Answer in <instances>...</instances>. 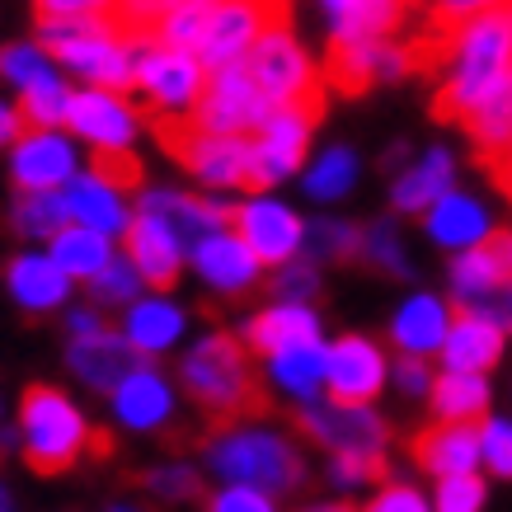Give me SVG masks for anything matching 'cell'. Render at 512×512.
<instances>
[{
	"mask_svg": "<svg viewBox=\"0 0 512 512\" xmlns=\"http://www.w3.org/2000/svg\"><path fill=\"white\" fill-rule=\"evenodd\" d=\"M179 376H184L188 400L202 409V442L221 428H235V423H249L259 414H273V400L268 390L254 381V367H249V348L245 339H235L226 329H212L202 343H193L179 362Z\"/></svg>",
	"mask_w": 512,
	"mask_h": 512,
	"instance_id": "obj_1",
	"label": "cell"
},
{
	"mask_svg": "<svg viewBox=\"0 0 512 512\" xmlns=\"http://www.w3.org/2000/svg\"><path fill=\"white\" fill-rule=\"evenodd\" d=\"M508 76H512V19L498 5V10L470 19V24L451 33V57L433 90V118L437 123H461L484 94H494Z\"/></svg>",
	"mask_w": 512,
	"mask_h": 512,
	"instance_id": "obj_2",
	"label": "cell"
},
{
	"mask_svg": "<svg viewBox=\"0 0 512 512\" xmlns=\"http://www.w3.org/2000/svg\"><path fill=\"white\" fill-rule=\"evenodd\" d=\"M19 437H24V466L33 475H66L76 470L85 456L109 461L113 456V433L90 428V419L80 414L71 395L47 381H33L19 400Z\"/></svg>",
	"mask_w": 512,
	"mask_h": 512,
	"instance_id": "obj_3",
	"label": "cell"
},
{
	"mask_svg": "<svg viewBox=\"0 0 512 512\" xmlns=\"http://www.w3.org/2000/svg\"><path fill=\"white\" fill-rule=\"evenodd\" d=\"M202 451H207V470L226 484H254L264 494H296L306 484V461H301L296 442L268 433V428L235 423V428L207 437Z\"/></svg>",
	"mask_w": 512,
	"mask_h": 512,
	"instance_id": "obj_4",
	"label": "cell"
},
{
	"mask_svg": "<svg viewBox=\"0 0 512 512\" xmlns=\"http://www.w3.org/2000/svg\"><path fill=\"white\" fill-rule=\"evenodd\" d=\"M245 71L278 109L296 104V109H311L315 118H325L329 85L311 66V57L301 52V43L292 38V24H273V29L259 33L245 52Z\"/></svg>",
	"mask_w": 512,
	"mask_h": 512,
	"instance_id": "obj_5",
	"label": "cell"
},
{
	"mask_svg": "<svg viewBox=\"0 0 512 512\" xmlns=\"http://www.w3.org/2000/svg\"><path fill=\"white\" fill-rule=\"evenodd\" d=\"M156 141L170 151L179 170L202 179L207 188H245L249 174V137H231V132H207L188 113H156L151 118Z\"/></svg>",
	"mask_w": 512,
	"mask_h": 512,
	"instance_id": "obj_6",
	"label": "cell"
},
{
	"mask_svg": "<svg viewBox=\"0 0 512 512\" xmlns=\"http://www.w3.org/2000/svg\"><path fill=\"white\" fill-rule=\"evenodd\" d=\"M132 52V90L146 94V113H193L207 71L193 52L165 47L160 38H127Z\"/></svg>",
	"mask_w": 512,
	"mask_h": 512,
	"instance_id": "obj_7",
	"label": "cell"
},
{
	"mask_svg": "<svg viewBox=\"0 0 512 512\" xmlns=\"http://www.w3.org/2000/svg\"><path fill=\"white\" fill-rule=\"evenodd\" d=\"M296 433L311 437L315 447H325L329 456H386L390 423L376 414L372 404H301L296 409Z\"/></svg>",
	"mask_w": 512,
	"mask_h": 512,
	"instance_id": "obj_8",
	"label": "cell"
},
{
	"mask_svg": "<svg viewBox=\"0 0 512 512\" xmlns=\"http://www.w3.org/2000/svg\"><path fill=\"white\" fill-rule=\"evenodd\" d=\"M273 24H292V5L287 0H217V10H212L198 47H193V57L212 76L221 66L240 62L249 43L264 29H273Z\"/></svg>",
	"mask_w": 512,
	"mask_h": 512,
	"instance_id": "obj_9",
	"label": "cell"
},
{
	"mask_svg": "<svg viewBox=\"0 0 512 512\" xmlns=\"http://www.w3.org/2000/svg\"><path fill=\"white\" fill-rule=\"evenodd\" d=\"M273 109H278V104L254 85V76L245 71V57H240V62L221 66V71L207 76V85H202L198 104H193L188 118H193L198 127H207V132L249 137V132H259V127L268 123V113Z\"/></svg>",
	"mask_w": 512,
	"mask_h": 512,
	"instance_id": "obj_10",
	"label": "cell"
},
{
	"mask_svg": "<svg viewBox=\"0 0 512 512\" xmlns=\"http://www.w3.org/2000/svg\"><path fill=\"white\" fill-rule=\"evenodd\" d=\"M414 76V57L409 43L395 38H329L325 52V85L343 99L367 94L381 80H404Z\"/></svg>",
	"mask_w": 512,
	"mask_h": 512,
	"instance_id": "obj_11",
	"label": "cell"
},
{
	"mask_svg": "<svg viewBox=\"0 0 512 512\" xmlns=\"http://www.w3.org/2000/svg\"><path fill=\"white\" fill-rule=\"evenodd\" d=\"M325 118H315L311 109H296V104H282V109L268 113V123L254 132L249 141V174H245V193H268L273 184H282L287 174L301 170L306 160V137Z\"/></svg>",
	"mask_w": 512,
	"mask_h": 512,
	"instance_id": "obj_12",
	"label": "cell"
},
{
	"mask_svg": "<svg viewBox=\"0 0 512 512\" xmlns=\"http://www.w3.org/2000/svg\"><path fill=\"white\" fill-rule=\"evenodd\" d=\"M137 212L141 217H151V221H160L184 254H198V249L207 245L212 235L226 231L231 217H235V207H226V202L198 198V193H174V188L137 193Z\"/></svg>",
	"mask_w": 512,
	"mask_h": 512,
	"instance_id": "obj_13",
	"label": "cell"
},
{
	"mask_svg": "<svg viewBox=\"0 0 512 512\" xmlns=\"http://www.w3.org/2000/svg\"><path fill=\"white\" fill-rule=\"evenodd\" d=\"M66 367H71V376L85 381L90 390L113 395V386H118L123 376H132L137 367H146V353H141L127 334H118L113 325H104V329H94V334L71 339V348H66Z\"/></svg>",
	"mask_w": 512,
	"mask_h": 512,
	"instance_id": "obj_14",
	"label": "cell"
},
{
	"mask_svg": "<svg viewBox=\"0 0 512 512\" xmlns=\"http://www.w3.org/2000/svg\"><path fill=\"white\" fill-rule=\"evenodd\" d=\"M231 226H235V235L254 249V259L264 268H278V264H287L292 254H301V231H306V221L296 217L292 207H282V202H273V198L240 202Z\"/></svg>",
	"mask_w": 512,
	"mask_h": 512,
	"instance_id": "obj_15",
	"label": "cell"
},
{
	"mask_svg": "<svg viewBox=\"0 0 512 512\" xmlns=\"http://www.w3.org/2000/svg\"><path fill=\"white\" fill-rule=\"evenodd\" d=\"M386 386V353L362 334H343L329 348V372H325V390L343 404H372Z\"/></svg>",
	"mask_w": 512,
	"mask_h": 512,
	"instance_id": "obj_16",
	"label": "cell"
},
{
	"mask_svg": "<svg viewBox=\"0 0 512 512\" xmlns=\"http://www.w3.org/2000/svg\"><path fill=\"white\" fill-rule=\"evenodd\" d=\"M10 179H15L19 193H33V188H66L76 179V151H71V141H62L52 127H29V132L15 141Z\"/></svg>",
	"mask_w": 512,
	"mask_h": 512,
	"instance_id": "obj_17",
	"label": "cell"
},
{
	"mask_svg": "<svg viewBox=\"0 0 512 512\" xmlns=\"http://www.w3.org/2000/svg\"><path fill=\"white\" fill-rule=\"evenodd\" d=\"M409 456L419 461V470L428 475H466L480 466V423H451L437 419L428 428L409 437Z\"/></svg>",
	"mask_w": 512,
	"mask_h": 512,
	"instance_id": "obj_18",
	"label": "cell"
},
{
	"mask_svg": "<svg viewBox=\"0 0 512 512\" xmlns=\"http://www.w3.org/2000/svg\"><path fill=\"white\" fill-rule=\"evenodd\" d=\"M193 268L202 273V282H207L212 292L240 301V296H249L259 287V268L264 264L254 259V249H249L235 231H221L193 254Z\"/></svg>",
	"mask_w": 512,
	"mask_h": 512,
	"instance_id": "obj_19",
	"label": "cell"
},
{
	"mask_svg": "<svg viewBox=\"0 0 512 512\" xmlns=\"http://www.w3.org/2000/svg\"><path fill=\"white\" fill-rule=\"evenodd\" d=\"M66 123H71V132H80V137L90 141V146H127V141L137 137V113L113 90L71 94Z\"/></svg>",
	"mask_w": 512,
	"mask_h": 512,
	"instance_id": "obj_20",
	"label": "cell"
},
{
	"mask_svg": "<svg viewBox=\"0 0 512 512\" xmlns=\"http://www.w3.org/2000/svg\"><path fill=\"white\" fill-rule=\"evenodd\" d=\"M503 329L489 325V320H480V315L470 311H456L451 306V325H447V339H442V367L447 372H489V367H498V357H503Z\"/></svg>",
	"mask_w": 512,
	"mask_h": 512,
	"instance_id": "obj_21",
	"label": "cell"
},
{
	"mask_svg": "<svg viewBox=\"0 0 512 512\" xmlns=\"http://www.w3.org/2000/svg\"><path fill=\"white\" fill-rule=\"evenodd\" d=\"M5 287L19 301L24 315H43L66 306V292H71V273H66L52 254H19L5 268Z\"/></svg>",
	"mask_w": 512,
	"mask_h": 512,
	"instance_id": "obj_22",
	"label": "cell"
},
{
	"mask_svg": "<svg viewBox=\"0 0 512 512\" xmlns=\"http://www.w3.org/2000/svg\"><path fill=\"white\" fill-rule=\"evenodd\" d=\"M245 348L249 353H282V348H296V343H315L320 339V315L311 306H296V301H278L268 306L264 315H249L245 320Z\"/></svg>",
	"mask_w": 512,
	"mask_h": 512,
	"instance_id": "obj_23",
	"label": "cell"
},
{
	"mask_svg": "<svg viewBox=\"0 0 512 512\" xmlns=\"http://www.w3.org/2000/svg\"><path fill=\"white\" fill-rule=\"evenodd\" d=\"M127 259L137 264V273H141V282H151V287H174L179 282V264H184V249L174 245V235L160 226V221H151V217H132L127 221Z\"/></svg>",
	"mask_w": 512,
	"mask_h": 512,
	"instance_id": "obj_24",
	"label": "cell"
},
{
	"mask_svg": "<svg viewBox=\"0 0 512 512\" xmlns=\"http://www.w3.org/2000/svg\"><path fill=\"white\" fill-rule=\"evenodd\" d=\"M470 146H475V165L489 170L494 160H503L512 151V76L498 85L494 94H484L480 104L461 118Z\"/></svg>",
	"mask_w": 512,
	"mask_h": 512,
	"instance_id": "obj_25",
	"label": "cell"
},
{
	"mask_svg": "<svg viewBox=\"0 0 512 512\" xmlns=\"http://www.w3.org/2000/svg\"><path fill=\"white\" fill-rule=\"evenodd\" d=\"M113 414H118L127 428L151 433V428H165V423H170L174 395H170V386L160 381V372L137 367L132 376H123V381L113 386Z\"/></svg>",
	"mask_w": 512,
	"mask_h": 512,
	"instance_id": "obj_26",
	"label": "cell"
},
{
	"mask_svg": "<svg viewBox=\"0 0 512 512\" xmlns=\"http://www.w3.org/2000/svg\"><path fill=\"white\" fill-rule=\"evenodd\" d=\"M66 193V207H71V221H80V226H90V231L99 235H118L127 231V207H123V193L113 184H104L99 174H76L71 184L62 188Z\"/></svg>",
	"mask_w": 512,
	"mask_h": 512,
	"instance_id": "obj_27",
	"label": "cell"
},
{
	"mask_svg": "<svg viewBox=\"0 0 512 512\" xmlns=\"http://www.w3.org/2000/svg\"><path fill=\"white\" fill-rule=\"evenodd\" d=\"M447 325H451V306H442L437 296H409L395 320H390V343L400 353H437L442 339H447Z\"/></svg>",
	"mask_w": 512,
	"mask_h": 512,
	"instance_id": "obj_28",
	"label": "cell"
},
{
	"mask_svg": "<svg viewBox=\"0 0 512 512\" xmlns=\"http://www.w3.org/2000/svg\"><path fill=\"white\" fill-rule=\"evenodd\" d=\"M451 179H456V160H451L447 151H428L414 170H404L400 179H395L390 207L404 212V217H423L442 193H451Z\"/></svg>",
	"mask_w": 512,
	"mask_h": 512,
	"instance_id": "obj_29",
	"label": "cell"
},
{
	"mask_svg": "<svg viewBox=\"0 0 512 512\" xmlns=\"http://www.w3.org/2000/svg\"><path fill=\"white\" fill-rule=\"evenodd\" d=\"M423 231L447 249H470L489 235V217H484L480 202L466 198V193H442V198L423 212Z\"/></svg>",
	"mask_w": 512,
	"mask_h": 512,
	"instance_id": "obj_30",
	"label": "cell"
},
{
	"mask_svg": "<svg viewBox=\"0 0 512 512\" xmlns=\"http://www.w3.org/2000/svg\"><path fill=\"white\" fill-rule=\"evenodd\" d=\"M268 372L287 395H296L301 404H315L325 395V372H329V348L320 339L315 343H296L282 353L268 357Z\"/></svg>",
	"mask_w": 512,
	"mask_h": 512,
	"instance_id": "obj_31",
	"label": "cell"
},
{
	"mask_svg": "<svg viewBox=\"0 0 512 512\" xmlns=\"http://www.w3.org/2000/svg\"><path fill=\"white\" fill-rule=\"evenodd\" d=\"M433 419L451 423H480L489 414V381L480 372H442L428 390Z\"/></svg>",
	"mask_w": 512,
	"mask_h": 512,
	"instance_id": "obj_32",
	"label": "cell"
},
{
	"mask_svg": "<svg viewBox=\"0 0 512 512\" xmlns=\"http://www.w3.org/2000/svg\"><path fill=\"white\" fill-rule=\"evenodd\" d=\"M123 334L137 343L141 353H165L170 343H179L184 334V315L170 301H132L127 306V325Z\"/></svg>",
	"mask_w": 512,
	"mask_h": 512,
	"instance_id": "obj_33",
	"label": "cell"
},
{
	"mask_svg": "<svg viewBox=\"0 0 512 512\" xmlns=\"http://www.w3.org/2000/svg\"><path fill=\"white\" fill-rule=\"evenodd\" d=\"M52 259H57L71 278H94V273L113 259V245H109V235L71 221V226H62V231L52 235Z\"/></svg>",
	"mask_w": 512,
	"mask_h": 512,
	"instance_id": "obj_34",
	"label": "cell"
},
{
	"mask_svg": "<svg viewBox=\"0 0 512 512\" xmlns=\"http://www.w3.org/2000/svg\"><path fill=\"white\" fill-rule=\"evenodd\" d=\"M10 221H15V231L29 235V240H52L62 226H71L66 193L62 188H33V193H19Z\"/></svg>",
	"mask_w": 512,
	"mask_h": 512,
	"instance_id": "obj_35",
	"label": "cell"
},
{
	"mask_svg": "<svg viewBox=\"0 0 512 512\" xmlns=\"http://www.w3.org/2000/svg\"><path fill=\"white\" fill-rule=\"evenodd\" d=\"M357 245H362V231L348 221H311L301 231V254L311 264H353Z\"/></svg>",
	"mask_w": 512,
	"mask_h": 512,
	"instance_id": "obj_36",
	"label": "cell"
},
{
	"mask_svg": "<svg viewBox=\"0 0 512 512\" xmlns=\"http://www.w3.org/2000/svg\"><path fill=\"white\" fill-rule=\"evenodd\" d=\"M353 184H357V156L348 151V146H329L325 156L306 170V193H311V198H320V202L343 198Z\"/></svg>",
	"mask_w": 512,
	"mask_h": 512,
	"instance_id": "obj_37",
	"label": "cell"
},
{
	"mask_svg": "<svg viewBox=\"0 0 512 512\" xmlns=\"http://www.w3.org/2000/svg\"><path fill=\"white\" fill-rule=\"evenodd\" d=\"M90 282V301L99 311H113V306H132L141 296V273L132 259H109V264L99 268Z\"/></svg>",
	"mask_w": 512,
	"mask_h": 512,
	"instance_id": "obj_38",
	"label": "cell"
},
{
	"mask_svg": "<svg viewBox=\"0 0 512 512\" xmlns=\"http://www.w3.org/2000/svg\"><path fill=\"white\" fill-rule=\"evenodd\" d=\"M357 264L381 268V273H390V278H409V259H404V249H400V231H395V221H372V226L362 231Z\"/></svg>",
	"mask_w": 512,
	"mask_h": 512,
	"instance_id": "obj_39",
	"label": "cell"
},
{
	"mask_svg": "<svg viewBox=\"0 0 512 512\" xmlns=\"http://www.w3.org/2000/svg\"><path fill=\"white\" fill-rule=\"evenodd\" d=\"M66 109H71V90H66L57 76L19 90V113H24V123H29V127H57V123H66Z\"/></svg>",
	"mask_w": 512,
	"mask_h": 512,
	"instance_id": "obj_40",
	"label": "cell"
},
{
	"mask_svg": "<svg viewBox=\"0 0 512 512\" xmlns=\"http://www.w3.org/2000/svg\"><path fill=\"white\" fill-rule=\"evenodd\" d=\"M0 76L24 90V85H38V80L57 76V62H52V52L43 43H10V47H0Z\"/></svg>",
	"mask_w": 512,
	"mask_h": 512,
	"instance_id": "obj_41",
	"label": "cell"
},
{
	"mask_svg": "<svg viewBox=\"0 0 512 512\" xmlns=\"http://www.w3.org/2000/svg\"><path fill=\"white\" fill-rule=\"evenodd\" d=\"M179 0H118L109 10V24L123 38H160V24L170 19Z\"/></svg>",
	"mask_w": 512,
	"mask_h": 512,
	"instance_id": "obj_42",
	"label": "cell"
},
{
	"mask_svg": "<svg viewBox=\"0 0 512 512\" xmlns=\"http://www.w3.org/2000/svg\"><path fill=\"white\" fill-rule=\"evenodd\" d=\"M264 287H268V296H273V301H296V306H306V301H315V296H320V268H315L306 254H301V259L292 254L287 264L273 268V278H268Z\"/></svg>",
	"mask_w": 512,
	"mask_h": 512,
	"instance_id": "obj_43",
	"label": "cell"
},
{
	"mask_svg": "<svg viewBox=\"0 0 512 512\" xmlns=\"http://www.w3.org/2000/svg\"><path fill=\"white\" fill-rule=\"evenodd\" d=\"M137 484L146 489V494H156L160 503H184V498H198V494H202L198 470L184 466V461H174V466H156V470H146V475H137Z\"/></svg>",
	"mask_w": 512,
	"mask_h": 512,
	"instance_id": "obj_44",
	"label": "cell"
},
{
	"mask_svg": "<svg viewBox=\"0 0 512 512\" xmlns=\"http://www.w3.org/2000/svg\"><path fill=\"white\" fill-rule=\"evenodd\" d=\"M498 5H508V0H428V5H423V29L447 33L451 38L461 24L489 15V10H498Z\"/></svg>",
	"mask_w": 512,
	"mask_h": 512,
	"instance_id": "obj_45",
	"label": "cell"
},
{
	"mask_svg": "<svg viewBox=\"0 0 512 512\" xmlns=\"http://www.w3.org/2000/svg\"><path fill=\"white\" fill-rule=\"evenodd\" d=\"M90 174H99L104 184H113L118 193H132V188H141V165L137 156L127 151V146H94V156H90Z\"/></svg>",
	"mask_w": 512,
	"mask_h": 512,
	"instance_id": "obj_46",
	"label": "cell"
},
{
	"mask_svg": "<svg viewBox=\"0 0 512 512\" xmlns=\"http://www.w3.org/2000/svg\"><path fill=\"white\" fill-rule=\"evenodd\" d=\"M451 306L480 315V320L498 325L503 334H512V282H494V287H480V292H470V296H456Z\"/></svg>",
	"mask_w": 512,
	"mask_h": 512,
	"instance_id": "obj_47",
	"label": "cell"
},
{
	"mask_svg": "<svg viewBox=\"0 0 512 512\" xmlns=\"http://www.w3.org/2000/svg\"><path fill=\"white\" fill-rule=\"evenodd\" d=\"M437 512H484V480L475 470L437 480Z\"/></svg>",
	"mask_w": 512,
	"mask_h": 512,
	"instance_id": "obj_48",
	"label": "cell"
},
{
	"mask_svg": "<svg viewBox=\"0 0 512 512\" xmlns=\"http://www.w3.org/2000/svg\"><path fill=\"white\" fill-rule=\"evenodd\" d=\"M480 456L489 461L498 480H512V423L508 419H489L480 428Z\"/></svg>",
	"mask_w": 512,
	"mask_h": 512,
	"instance_id": "obj_49",
	"label": "cell"
},
{
	"mask_svg": "<svg viewBox=\"0 0 512 512\" xmlns=\"http://www.w3.org/2000/svg\"><path fill=\"white\" fill-rule=\"evenodd\" d=\"M207 512H278L273 494L254 489V484H226L217 494H207Z\"/></svg>",
	"mask_w": 512,
	"mask_h": 512,
	"instance_id": "obj_50",
	"label": "cell"
},
{
	"mask_svg": "<svg viewBox=\"0 0 512 512\" xmlns=\"http://www.w3.org/2000/svg\"><path fill=\"white\" fill-rule=\"evenodd\" d=\"M386 456H329V480L334 484H372L386 480Z\"/></svg>",
	"mask_w": 512,
	"mask_h": 512,
	"instance_id": "obj_51",
	"label": "cell"
},
{
	"mask_svg": "<svg viewBox=\"0 0 512 512\" xmlns=\"http://www.w3.org/2000/svg\"><path fill=\"white\" fill-rule=\"evenodd\" d=\"M118 0H33V19H94L109 15Z\"/></svg>",
	"mask_w": 512,
	"mask_h": 512,
	"instance_id": "obj_52",
	"label": "cell"
},
{
	"mask_svg": "<svg viewBox=\"0 0 512 512\" xmlns=\"http://www.w3.org/2000/svg\"><path fill=\"white\" fill-rule=\"evenodd\" d=\"M395 386H400V395H409V400L428 395V390H433V372H428V362H423L419 353H400V362H395Z\"/></svg>",
	"mask_w": 512,
	"mask_h": 512,
	"instance_id": "obj_53",
	"label": "cell"
},
{
	"mask_svg": "<svg viewBox=\"0 0 512 512\" xmlns=\"http://www.w3.org/2000/svg\"><path fill=\"white\" fill-rule=\"evenodd\" d=\"M362 512H428V503H423V494L414 484H386Z\"/></svg>",
	"mask_w": 512,
	"mask_h": 512,
	"instance_id": "obj_54",
	"label": "cell"
},
{
	"mask_svg": "<svg viewBox=\"0 0 512 512\" xmlns=\"http://www.w3.org/2000/svg\"><path fill=\"white\" fill-rule=\"evenodd\" d=\"M29 132V123H24V113L10 109V104H0V146H15L19 137Z\"/></svg>",
	"mask_w": 512,
	"mask_h": 512,
	"instance_id": "obj_55",
	"label": "cell"
},
{
	"mask_svg": "<svg viewBox=\"0 0 512 512\" xmlns=\"http://www.w3.org/2000/svg\"><path fill=\"white\" fill-rule=\"evenodd\" d=\"M109 320H104V311L99 306H85V311H71V320H66V329H71V339H80V334H94V329H104Z\"/></svg>",
	"mask_w": 512,
	"mask_h": 512,
	"instance_id": "obj_56",
	"label": "cell"
},
{
	"mask_svg": "<svg viewBox=\"0 0 512 512\" xmlns=\"http://www.w3.org/2000/svg\"><path fill=\"white\" fill-rule=\"evenodd\" d=\"M484 174H489V179H494V184L503 188V193H508V202H512V151H508L503 160H494V165H489Z\"/></svg>",
	"mask_w": 512,
	"mask_h": 512,
	"instance_id": "obj_57",
	"label": "cell"
},
{
	"mask_svg": "<svg viewBox=\"0 0 512 512\" xmlns=\"http://www.w3.org/2000/svg\"><path fill=\"white\" fill-rule=\"evenodd\" d=\"M400 165H404V141H395L386 151V170H400Z\"/></svg>",
	"mask_w": 512,
	"mask_h": 512,
	"instance_id": "obj_58",
	"label": "cell"
},
{
	"mask_svg": "<svg viewBox=\"0 0 512 512\" xmlns=\"http://www.w3.org/2000/svg\"><path fill=\"white\" fill-rule=\"evenodd\" d=\"M306 512H357L353 503H315V508H306Z\"/></svg>",
	"mask_w": 512,
	"mask_h": 512,
	"instance_id": "obj_59",
	"label": "cell"
},
{
	"mask_svg": "<svg viewBox=\"0 0 512 512\" xmlns=\"http://www.w3.org/2000/svg\"><path fill=\"white\" fill-rule=\"evenodd\" d=\"M10 451H15V433H0V461H5Z\"/></svg>",
	"mask_w": 512,
	"mask_h": 512,
	"instance_id": "obj_60",
	"label": "cell"
},
{
	"mask_svg": "<svg viewBox=\"0 0 512 512\" xmlns=\"http://www.w3.org/2000/svg\"><path fill=\"white\" fill-rule=\"evenodd\" d=\"M0 512H15V498H10V489L0 484Z\"/></svg>",
	"mask_w": 512,
	"mask_h": 512,
	"instance_id": "obj_61",
	"label": "cell"
},
{
	"mask_svg": "<svg viewBox=\"0 0 512 512\" xmlns=\"http://www.w3.org/2000/svg\"><path fill=\"white\" fill-rule=\"evenodd\" d=\"M109 512H137V508H127V503H113V508Z\"/></svg>",
	"mask_w": 512,
	"mask_h": 512,
	"instance_id": "obj_62",
	"label": "cell"
}]
</instances>
